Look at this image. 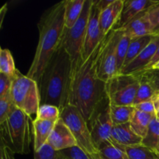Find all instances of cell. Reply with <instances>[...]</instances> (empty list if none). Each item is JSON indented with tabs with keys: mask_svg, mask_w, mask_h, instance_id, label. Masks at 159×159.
<instances>
[{
	"mask_svg": "<svg viewBox=\"0 0 159 159\" xmlns=\"http://www.w3.org/2000/svg\"><path fill=\"white\" fill-rule=\"evenodd\" d=\"M106 37L88 58L81 59L71 72L68 105L75 107L89 126L102 104L108 99L107 83L97 75L98 58Z\"/></svg>",
	"mask_w": 159,
	"mask_h": 159,
	"instance_id": "1",
	"label": "cell"
},
{
	"mask_svg": "<svg viewBox=\"0 0 159 159\" xmlns=\"http://www.w3.org/2000/svg\"><path fill=\"white\" fill-rule=\"evenodd\" d=\"M65 1L59 2L45 11L37 26L39 41L26 76L39 83L47 65L59 47L65 31Z\"/></svg>",
	"mask_w": 159,
	"mask_h": 159,
	"instance_id": "2",
	"label": "cell"
},
{
	"mask_svg": "<svg viewBox=\"0 0 159 159\" xmlns=\"http://www.w3.org/2000/svg\"><path fill=\"white\" fill-rule=\"evenodd\" d=\"M71 79L69 54L61 44L43 72L38 85L40 105L51 104L61 110L68 105Z\"/></svg>",
	"mask_w": 159,
	"mask_h": 159,
	"instance_id": "3",
	"label": "cell"
},
{
	"mask_svg": "<svg viewBox=\"0 0 159 159\" xmlns=\"http://www.w3.org/2000/svg\"><path fill=\"white\" fill-rule=\"evenodd\" d=\"M31 118L16 107L0 124L1 142L14 154L26 155L30 151Z\"/></svg>",
	"mask_w": 159,
	"mask_h": 159,
	"instance_id": "4",
	"label": "cell"
},
{
	"mask_svg": "<svg viewBox=\"0 0 159 159\" xmlns=\"http://www.w3.org/2000/svg\"><path fill=\"white\" fill-rule=\"evenodd\" d=\"M61 119L69 127L77 142V146L89 158L100 159L88 123L75 107L67 105L61 110Z\"/></svg>",
	"mask_w": 159,
	"mask_h": 159,
	"instance_id": "5",
	"label": "cell"
},
{
	"mask_svg": "<svg viewBox=\"0 0 159 159\" xmlns=\"http://www.w3.org/2000/svg\"><path fill=\"white\" fill-rule=\"evenodd\" d=\"M10 95L17 109L30 116L37 115L40 106V93L35 80L17 71L12 79Z\"/></svg>",
	"mask_w": 159,
	"mask_h": 159,
	"instance_id": "6",
	"label": "cell"
},
{
	"mask_svg": "<svg viewBox=\"0 0 159 159\" xmlns=\"http://www.w3.org/2000/svg\"><path fill=\"white\" fill-rule=\"evenodd\" d=\"M93 0H86L83 11L77 23L71 28H65L61 45L69 54L71 61V72L82 59L84 42L89 19Z\"/></svg>",
	"mask_w": 159,
	"mask_h": 159,
	"instance_id": "7",
	"label": "cell"
},
{
	"mask_svg": "<svg viewBox=\"0 0 159 159\" xmlns=\"http://www.w3.org/2000/svg\"><path fill=\"white\" fill-rule=\"evenodd\" d=\"M139 83L136 73L116 75L107 83L109 102L114 105L134 106Z\"/></svg>",
	"mask_w": 159,
	"mask_h": 159,
	"instance_id": "8",
	"label": "cell"
},
{
	"mask_svg": "<svg viewBox=\"0 0 159 159\" xmlns=\"http://www.w3.org/2000/svg\"><path fill=\"white\" fill-rule=\"evenodd\" d=\"M118 32L112 30L106 37L97 62V75L102 82H107L117 75L116 43Z\"/></svg>",
	"mask_w": 159,
	"mask_h": 159,
	"instance_id": "9",
	"label": "cell"
},
{
	"mask_svg": "<svg viewBox=\"0 0 159 159\" xmlns=\"http://www.w3.org/2000/svg\"><path fill=\"white\" fill-rule=\"evenodd\" d=\"M100 9L98 6L96 0H93L89 19L86 28L85 42H84L83 51H82V59L88 58L92 53L96 50L98 45L100 43L102 39L107 36H103L101 31L99 25V14Z\"/></svg>",
	"mask_w": 159,
	"mask_h": 159,
	"instance_id": "10",
	"label": "cell"
},
{
	"mask_svg": "<svg viewBox=\"0 0 159 159\" xmlns=\"http://www.w3.org/2000/svg\"><path fill=\"white\" fill-rule=\"evenodd\" d=\"M89 126L96 147L105 141H112V130L113 124L110 116L109 100L107 106L102 110L97 112Z\"/></svg>",
	"mask_w": 159,
	"mask_h": 159,
	"instance_id": "11",
	"label": "cell"
},
{
	"mask_svg": "<svg viewBox=\"0 0 159 159\" xmlns=\"http://www.w3.org/2000/svg\"><path fill=\"white\" fill-rule=\"evenodd\" d=\"M158 2L156 0H125L122 12L113 30H118L127 26L141 12L148 10Z\"/></svg>",
	"mask_w": 159,
	"mask_h": 159,
	"instance_id": "12",
	"label": "cell"
},
{
	"mask_svg": "<svg viewBox=\"0 0 159 159\" xmlns=\"http://www.w3.org/2000/svg\"><path fill=\"white\" fill-rule=\"evenodd\" d=\"M47 144L57 152L77 146L72 132L61 118L55 124Z\"/></svg>",
	"mask_w": 159,
	"mask_h": 159,
	"instance_id": "13",
	"label": "cell"
},
{
	"mask_svg": "<svg viewBox=\"0 0 159 159\" xmlns=\"http://www.w3.org/2000/svg\"><path fill=\"white\" fill-rule=\"evenodd\" d=\"M159 46V36H152V40L139 55L128 65L124 67L120 74H134L144 70L153 58ZM119 75V74H118Z\"/></svg>",
	"mask_w": 159,
	"mask_h": 159,
	"instance_id": "14",
	"label": "cell"
},
{
	"mask_svg": "<svg viewBox=\"0 0 159 159\" xmlns=\"http://www.w3.org/2000/svg\"><path fill=\"white\" fill-rule=\"evenodd\" d=\"M124 0H113L107 8L102 9L99 14V25L103 36H107L116 26L121 12Z\"/></svg>",
	"mask_w": 159,
	"mask_h": 159,
	"instance_id": "15",
	"label": "cell"
},
{
	"mask_svg": "<svg viewBox=\"0 0 159 159\" xmlns=\"http://www.w3.org/2000/svg\"><path fill=\"white\" fill-rule=\"evenodd\" d=\"M147 11L141 12L127 26L118 30L121 31L131 40L146 36H152V26Z\"/></svg>",
	"mask_w": 159,
	"mask_h": 159,
	"instance_id": "16",
	"label": "cell"
},
{
	"mask_svg": "<svg viewBox=\"0 0 159 159\" xmlns=\"http://www.w3.org/2000/svg\"><path fill=\"white\" fill-rule=\"evenodd\" d=\"M111 137L112 141L124 147L141 144L143 139L132 130L130 123L113 125Z\"/></svg>",
	"mask_w": 159,
	"mask_h": 159,
	"instance_id": "17",
	"label": "cell"
},
{
	"mask_svg": "<svg viewBox=\"0 0 159 159\" xmlns=\"http://www.w3.org/2000/svg\"><path fill=\"white\" fill-rule=\"evenodd\" d=\"M56 123L35 118L32 121L34 134V151H37L47 144Z\"/></svg>",
	"mask_w": 159,
	"mask_h": 159,
	"instance_id": "18",
	"label": "cell"
},
{
	"mask_svg": "<svg viewBox=\"0 0 159 159\" xmlns=\"http://www.w3.org/2000/svg\"><path fill=\"white\" fill-rule=\"evenodd\" d=\"M86 0H65V26L71 29L78 22L83 11Z\"/></svg>",
	"mask_w": 159,
	"mask_h": 159,
	"instance_id": "19",
	"label": "cell"
},
{
	"mask_svg": "<svg viewBox=\"0 0 159 159\" xmlns=\"http://www.w3.org/2000/svg\"><path fill=\"white\" fill-rule=\"evenodd\" d=\"M155 115L143 113L135 109L130 120V125L132 130L141 138L146 136L151 122Z\"/></svg>",
	"mask_w": 159,
	"mask_h": 159,
	"instance_id": "20",
	"label": "cell"
},
{
	"mask_svg": "<svg viewBox=\"0 0 159 159\" xmlns=\"http://www.w3.org/2000/svg\"><path fill=\"white\" fill-rule=\"evenodd\" d=\"M136 74L139 77L140 83L136 98H135L134 102V106L141 103V102H146V101L152 100V98L157 92L154 88L152 82L145 75L144 71H138V72H136Z\"/></svg>",
	"mask_w": 159,
	"mask_h": 159,
	"instance_id": "21",
	"label": "cell"
},
{
	"mask_svg": "<svg viewBox=\"0 0 159 159\" xmlns=\"http://www.w3.org/2000/svg\"><path fill=\"white\" fill-rule=\"evenodd\" d=\"M102 159H129L124 146L114 141H105L98 147Z\"/></svg>",
	"mask_w": 159,
	"mask_h": 159,
	"instance_id": "22",
	"label": "cell"
},
{
	"mask_svg": "<svg viewBox=\"0 0 159 159\" xmlns=\"http://www.w3.org/2000/svg\"><path fill=\"white\" fill-rule=\"evenodd\" d=\"M110 116L113 125H120L129 123L135 108L134 106L114 105L109 102Z\"/></svg>",
	"mask_w": 159,
	"mask_h": 159,
	"instance_id": "23",
	"label": "cell"
},
{
	"mask_svg": "<svg viewBox=\"0 0 159 159\" xmlns=\"http://www.w3.org/2000/svg\"><path fill=\"white\" fill-rule=\"evenodd\" d=\"M152 36H146V37L132 39L130 43V45H129L128 51H127V56H126L125 61H124L123 68L127 66V65H128L132 61L134 60L139 55L140 53L150 43V41L152 40Z\"/></svg>",
	"mask_w": 159,
	"mask_h": 159,
	"instance_id": "24",
	"label": "cell"
},
{
	"mask_svg": "<svg viewBox=\"0 0 159 159\" xmlns=\"http://www.w3.org/2000/svg\"><path fill=\"white\" fill-rule=\"evenodd\" d=\"M141 144L152 149L159 156V120L156 116L151 122L147 134L142 139Z\"/></svg>",
	"mask_w": 159,
	"mask_h": 159,
	"instance_id": "25",
	"label": "cell"
},
{
	"mask_svg": "<svg viewBox=\"0 0 159 159\" xmlns=\"http://www.w3.org/2000/svg\"><path fill=\"white\" fill-rule=\"evenodd\" d=\"M118 32L117 43H116V68H117V75L120 74L124 67V61L127 56L131 39L123 34L121 31L116 30Z\"/></svg>",
	"mask_w": 159,
	"mask_h": 159,
	"instance_id": "26",
	"label": "cell"
},
{
	"mask_svg": "<svg viewBox=\"0 0 159 159\" xmlns=\"http://www.w3.org/2000/svg\"><path fill=\"white\" fill-rule=\"evenodd\" d=\"M129 159H159V156L154 151L144 144L124 147Z\"/></svg>",
	"mask_w": 159,
	"mask_h": 159,
	"instance_id": "27",
	"label": "cell"
},
{
	"mask_svg": "<svg viewBox=\"0 0 159 159\" xmlns=\"http://www.w3.org/2000/svg\"><path fill=\"white\" fill-rule=\"evenodd\" d=\"M17 71L10 51L6 48H2L0 51V73L13 79Z\"/></svg>",
	"mask_w": 159,
	"mask_h": 159,
	"instance_id": "28",
	"label": "cell"
},
{
	"mask_svg": "<svg viewBox=\"0 0 159 159\" xmlns=\"http://www.w3.org/2000/svg\"><path fill=\"white\" fill-rule=\"evenodd\" d=\"M61 117V110L51 104H41L39 107L36 118L57 123Z\"/></svg>",
	"mask_w": 159,
	"mask_h": 159,
	"instance_id": "29",
	"label": "cell"
},
{
	"mask_svg": "<svg viewBox=\"0 0 159 159\" xmlns=\"http://www.w3.org/2000/svg\"><path fill=\"white\" fill-rule=\"evenodd\" d=\"M34 159H66L61 152L54 150L48 144L34 151Z\"/></svg>",
	"mask_w": 159,
	"mask_h": 159,
	"instance_id": "30",
	"label": "cell"
},
{
	"mask_svg": "<svg viewBox=\"0 0 159 159\" xmlns=\"http://www.w3.org/2000/svg\"><path fill=\"white\" fill-rule=\"evenodd\" d=\"M15 107L10 94L0 98V124L6 120Z\"/></svg>",
	"mask_w": 159,
	"mask_h": 159,
	"instance_id": "31",
	"label": "cell"
},
{
	"mask_svg": "<svg viewBox=\"0 0 159 159\" xmlns=\"http://www.w3.org/2000/svg\"><path fill=\"white\" fill-rule=\"evenodd\" d=\"M147 12L152 26V36H159V1Z\"/></svg>",
	"mask_w": 159,
	"mask_h": 159,
	"instance_id": "32",
	"label": "cell"
},
{
	"mask_svg": "<svg viewBox=\"0 0 159 159\" xmlns=\"http://www.w3.org/2000/svg\"><path fill=\"white\" fill-rule=\"evenodd\" d=\"M61 152L66 159H89L78 146L61 151Z\"/></svg>",
	"mask_w": 159,
	"mask_h": 159,
	"instance_id": "33",
	"label": "cell"
},
{
	"mask_svg": "<svg viewBox=\"0 0 159 159\" xmlns=\"http://www.w3.org/2000/svg\"><path fill=\"white\" fill-rule=\"evenodd\" d=\"M12 79H13L0 73V98L10 94Z\"/></svg>",
	"mask_w": 159,
	"mask_h": 159,
	"instance_id": "34",
	"label": "cell"
},
{
	"mask_svg": "<svg viewBox=\"0 0 159 159\" xmlns=\"http://www.w3.org/2000/svg\"><path fill=\"white\" fill-rule=\"evenodd\" d=\"M136 110H139V111L143 112V113H149V114L155 115V105L153 103V101H146V102H141L139 104L134 106Z\"/></svg>",
	"mask_w": 159,
	"mask_h": 159,
	"instance_id": "35",
	"label": "cell"
},
{
	"mask_svg": "<svg viewBox=\"0 0 159 159\" xmlns=\"http://www.w3.org/2000/svg\"><path fill=\"white\" fill-rule=\"evenodd\" d=\"M144 72L145 75L149 79L152 84L153 85L154 88L157 92L159 91V71L157 70H142Z\"/></svg>",
	"mask_w": 159,
	"mask_h": 159,
	"instance_id": "36",
	"label": "cell"
},
{
	"mask_svg": "<svg viewBox=\"0 0 159 159\" xmlns=\"http://www.w3.org/2000/svg\"><path fill=\"white\" fill-rule=\"evenodd\" d=\"M0 155H1V159H15L13 152L2 142L1 148H0Z\"/></svg>",
	"mask_w": 159,
	"mask_h": 159,
	"instance_id": "37",
	"label": "cell"
},
{
	"mask_svg": "<svg viewBox=\"0 0 159 159\" xmlns=\"http://www.w3.org/2000/svg\"><path fill=\"white\" fill-rule=\"evenodd\" d=\"M152 101L155 105V116L159 120V91L156 92L155 96L152 98Z\"/></svg>",
	"mask_w": 159,
	"mask_h": 159,
	"instance_id": "38",
	"label": "cell"
},
{
	"mask_svg": "<svg viewBox=\"0 0 159 159\" xmlns=\"http://www.w3.org/2000/svg\"><path fill=\"white\" fill-rule=\"evenodd\" d=\"M158 61H159V46H158V49H157L156 52H155V55H154L153 58H152V60L151 61V62H150V63H149V65H148V66L146 67V68H144V70L150 69V68H152V67L153 66V65H155V64H156L157 62H158Z\"/></svg>",
	"mask_w": 159,
	"mask_h": 159,
	"instance_id": "39",
	"label": "cell"
},
{
	"mask_svg": "<svg viewBox=\"0 0 159 159\" xmlns=\"http://www.w3.org/2000/svg\"><path fill=\"white\" fill-rule=\"evenodd\" d=\"M6 11H7V4H5L2 7V9H0V15H1V16H0V19H1V20H0V26H2V24L3 19H4V16L6 14Z\"/></svg>",
	"mask_w": 159,
	"mask_h": 159,
	"instance_id": "40",
	"label": "cell"
},
{
	"mask_svg": "<svg viewBox=\"0 0 159 159\" xmlns=\"http://www.w3.org/2000/svg\"><path fill=\"white\" fill-rule=\"evenodd\" d=\"M150 69H152V70H157V71H159V61L157 62L156 64H155V65H153V66L152 67V68H150ZM149 70V69H148Z\"/></svg>",
	"mask_w": 159,
	"mask_h": 159,
	"instance_id": "41",
	"label": "cell"
},
{
	"mask_svg": "<svg viewBox=\"0 0 159 159\" xmlns=\"http://www.w3.org/2000/svg\"><path fill=\"white\" fill-rule=\"evenodd\" d=\"M100 159H102V158H100Z\"/></svg>",
	"mask_w": 159,
	"mask_h": 159,
	"instance_id": "42",
	"label": "cell"
},
{
	"mask_svg": "<svg viewBox=\"0 0 159 159\" xmlns=\"http://www.w3.org/2000/svg\"><path fill=\"white\" fill-rule=\"evenodd\" d=\"M158 155H159V154H158Z\"/></svg>",
	"mask_w": 159,
	"mask_h": 159,
	"instance_id": "43",
	"label": "cell"
}]
</instances>
